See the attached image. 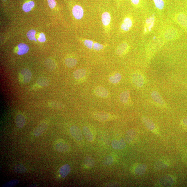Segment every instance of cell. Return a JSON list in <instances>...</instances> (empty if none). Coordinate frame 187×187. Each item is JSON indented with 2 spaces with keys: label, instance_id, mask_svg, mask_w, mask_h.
Instances as JSON below:
<instances>
[{
  "label": "cell",
  "instance_id": "obj_1",
  "mask_svg": "<svg viewBox=\"0 0 187 187\" xmlns=\"http://www.w3.org/2000/svg\"><path fill=\"white\" fill-rule=\"evenodd\" d=\"M131 79L133 85L138 88L142 87L146 82L144 75L139 72H133L131 75Z\"/></svg>",
  "mask_w": 187,
  "mask_h": 187
},
{
  "label": "cell",
  "instance_id": "obj_2",
  "mask_svg": "<svg viewBox=\"0 0 187 187\" xmlns=\"http://www.w3.org/2000/svg\"><path fill=\"white\" fill-rule=\"evenodd\" d=\"M93 115L96 120L102 122L108 121L118 118V117L115 115L103 112H96L94 113Z\"/></svg>",
  "mask_w": 187,
  "mask_h": 187
},
{
  "label": "cell",
  "instance_id": "obj_3",
  "mask_svg": "<svg viewBox=\"0 0 187 187\" xmlns=\"http://www.w3.org/2000/svg\"><path fill=\"white\" fill-rule=\"evenodd\" d=\"M54 148L57 151L60 152H67L71 149L69 143L62 139L55 141L54 143Z\"/></svg>",
  "mask_w": 187,
  "mask_h": 187
},
{
  "label": "cell",
  "instance_id": "obj_4",
  "mask_svg": "<svg viewBox=\"0 0 187 187\" xmlns=\"http://www.w3.org/2000/svg\"><path fill=\"white\" fill-rule=\"evenodd\" d=\"M141 120L143 124L150 131L156 134H159V131L157 125L150 118L147 117H143Z\"/></svg>",
  "mask_w": 187,
  "mask_h": 187
},
{
  "label": "cell",
  "instance_id": "obj_5",
  "mask_svg": "<svg viewBox=\"0 0 187 187\" xmlns=\"http://www.w3.org/2000/svg\"><path fill=\"white\" fill-rule=\"evenodd\" d=\"M151 97L153 101L158 106L163 108H168V104L158 91L156 90L152 91L151 93Z\"/></svg>",
  "mask_w": 187,
  "mask_h": 187
},
{
  "label": "cell",
  "instance_id": "obj_6",
  "mask_svg": "<svg viewBox=\"0 0 187 187\" xmlns=\"http://www.w3.org/2000/svg\"><path fill=\"white\" fill-rule=\"evenodd\" d=\"M83 133L86 139L89 142L94 141L96 137V132L92 127L85 125L83 127Z\"/></svg>",
  "mask_w": 187,
  "mask_h": 187
},
{
  "label": "cell",
  "instance_id": "obj_7",
  "mask_svg": "<svg viewBox=\"0 0 187 187\" xmlns=\"http://www.w3.org/2000/svg\"><path fill=\"white\" fill-rule=\"evenodd\" d=\"M175 182L174 177L172 175H166L161 178L157 183L159 186L168 187L172 186Z\"/></svg>",
  "mask_w": 187,
  "mask_h": 187
},
{
  "label": "cell",
  "instance_id": "obj_8",
  "mask_svg": "<svg viewBox=\"0 0 187 187\" xmlns=\"http://www.w3.org/2000/svg\"><path fill=\"white\" fill-rule=\"evenodd\" d=\"M147 166L144 164H134L130 168L132 174L136 175H141L144 174L147 170Z\"/></svg>",
  "mask_w": 187,
  "mask_h": 187
},
{
  "label": "cell",
  "instance_id": "obj_9",
  "mask_svg": "<svg viewBox=\"0 0 187 187\" xmlns=\"http://www.w3.org/2000/svg\"><path fill=\"white\" fill-rule=\"evenodd\" d=\"M163 36L166 40H174L179 37V34L176 29L170 28L164 31Z\"/></svg>",
  "mask_w": 187,
  "mask_h": 187
},
{
  "label": "cell",
  "instance_id": "obj_10",
  "mask_svg": "<svg viewBox=\"0 0 187 187\" xmlns=\"http://www.w3.org/2000/svg\"><path fill=\"white\" fill-rule=\"evenodd\" d=\"M70 133L75 140L81 141L83 139V134L79 127L76 125H72L70 127Z\"/></svg>",
  "mask_w": 187,
  "mask_h": 187
},
{
  "label": "cell",
  "instance_id": "obj_11",
  "mask_svg": "<svg viewBox=\"0 0 187 187\" xmlns=\"http://www.w3.org/2000/svg\"><path fill=\"white\" fill-rule=\"evenodd\" d=\"M48 127V124L45 121L41 122L35 128L33 131L34 135L35 136H41L46 130Z\"/></svg>",
  "mask_w": 187,
  "mask_h": 187
},
{
  "label": "cell",
  "instance_id": "obj_12",
  "mask_svg": "<svg viewBox=\"0 0 187 187\" xmlns=\"http://www.w3.org/2000/svg\"><path fill=\"white\" fill-rule=\"evenodd\" d=\"M119 99L123 104H129L131 102L130 90L128 89L125 90L121 93Z\"/></svg>",
  "mask_w": 187,
  "mask_h": 187
},
{
  "label": "cell",
  "instance_id": "obj_13",
  "mask_svg": "<svg viewBox=\"0 0 187 187\" xmlns=\"http://www.w3.org/2000/svg\"><path fill=\"white\" fill-rule=\"evenodd\" d=\"M20 76L21 81L24 83H27L30 81L32 74L31 72L28 69H24L20 72Z\"/></svg>",
  "mask_w": 187,
  "mask_h": 187
},
{
  "label": "cell",
  "instance_id": "obj_14",
  "mask_svg": "<svg viewBox=\"0 0 187 187\" xmlns=\"http://www.w3.org/2000/svg\"><path fill=\"white\" fill-rule=\"evenodd\" d=\"M176 21L181 26L187 29V15L184 14H178L175 17Z\"/></svg>",
  "mask_w": 187,
  "mask_h": 187
},
{
  "label": "cell",
  "instance_id": "obj_15",
  "mask_svg": "<svg viewBox=\"0 0 187 187\" xmlns=\"http://www.w3.org/2000/svg\"><path fill=\"white\" fill-rule=\"evenodd\" d=\"M136 136V132L135 130L134 129H130L125 134V140L129 144H131L135 141Z\"/></svg>",
  "mask_w": 187,
  "mask_h": 187
},
{
  "label": "cell",
  "instance_id": "obj_16",
  "mask_svg": "<svg viewBox=\"0 0 187 187\" xmlns=\"http://www.w3.org/2000/svg\"><path fill=\"white\" fill-rule=\"evenodd\" d=\"M133 22L131 18L129 17H125L123 20L120 28L122 31L124 32H127L129 31L133 26Z\"/></svg>",
  "mask_w": 187,
  "mask_h": 187
},
{
  "label": "cell",
  "instance_id": "obj_17",
  "mask_svg": "<svg viewBox=\"0 0 187 187\" xmlns=\"http://www.w3.org/2000/svg\"><path fill=\"white\" fill-rule=\"evenodd\" d=\"M111 146L114 149L122 150L125 147L126 144L124 139H115L112 141Z\"/></svg>",
  "mask_w": 187,
  "mask_h": 187
},
{
  "label": "cell",
  "instance_id": "obj_18",
  "mask_svg": "<svg viewBox=\"0 0 187 187\" xmlns=\"http://www.w3.org/2000/svg\"><path fill=\"white\" fill-rule=\"evenodd\" d=\"M94 92L97 96L102 98H106L109 95V92L106 88L102 86H98L94 89Z\"/></svg>",
  "mask_w": 187,
  "mask_h": 187
},
{
  "label": "cell",
  "instance_id": "obj_19",
  "mask_svg": "<svg viewBox=\"0 0 187 187\" xmlns=\"http://www.w3.org/2000/svg\"><path fill=\"white\" fill-rule=\"evenodd\" d=\"M72 13L74 17L77 20H80L83 17L84 10L80 6L76 5L72 8Z\"/></svg>",
  "mask_w": 187,
  "mask_h": 187
},
{
  "label": "cell",
  "instance_id": "obj_20",
  "mask_svg": "<svg viewBox=\"0 0 187 187\" xmlns=\"http://www.w3.org/2000/svg\"><path fill=\"white\" fill-rule=\"evenodd\" d=\"M169 161L165 159H161L156 162L154 165L155 170H160L167 168L170 166Z\"/></svg>",
  "mask_w": 187,
  "mask_h": 187
},
{
  "label": "cell",
  "instance_id": "obj_21",
  "mask_svg": "<svg viewBox=\"0 0 187 187\" xmlns=\"http://www.w3.org/2000/svg\"><path fill=\"white\" fill-rule=\"evenodd\" d=\"M71 171V168L68 164H66L59 168V174L62 178H65L69 174Z\"/></svg>",
  "mask_w": 187,
  "mask_h": 187
},
{
  "label": "cell",
  "instance_id": "obj_22",
  "mask_svg": "<svg viewBox=\"0 0 187 187\" xmlns=\"http://www.w3.org/2000/svg\"><path fill=\"white\" fill-rule=\"evenodd\" d=\"M155 18L154 17H150L146 20L144 26V33H147L152 30L154 27L155 23Z\"/></svg>",
  "mask_w": 187,
  "mask_h": 187
},
{
  "label": "cell",
  "instance_id": "obj_23",
  "mask_svg": "<svg viewBox=\"0 0 187 187\" xmlns=\"http://www.w3.org/2000/svg\"><path fill=\"white\" fill-rule=\"evenodd\" d=\"M129 47L126 43H121L116 50V53L119 56H122L126 54L129 51Z\"/></svg>",
  "mask_w": 187,
  "mask_h": 187
},
{
  "label": "cell",
  "instance_id": "obj_24",
  "mask_svg": "<svg viewBox=\"0 0 187 187\" xmlns=\"http://www.w3.org/2000/svg\"><path fill=\"white\" fill-rule=\"evenodd\" d=\"M16 125L18 128L21 129L23 127L26 123V118L21 114H18L15 118Z\"/></svg>",
  "mask_w": 187,
  "mask_h": 187
},
{
  "label": "cell",
  "instance_id": "obj_25",
  "mask_svg": "<svg viewBox=\"0 0 187 187\" xmlns=\"http://www.w3.org/2000/svg\"><path fill=\"white\" fill-rule=\"evenodd\" d=\"M87 75L86 70L80 69L75 70L73 73L74 78L76 80H81L85 78Z\"/></svg>",
  "mask_w": 187,
  "mask_h": 187
},
{
  "label": "cell",
  "instance_id": "obj_26",
  "mask_svg": "<svg viewBox=\"0 0 187 187\" xmlns=\"http://www.w3.org/2000/svg\"><path fill=\"white\" fill-rule=\"evenodd\" d=\"M18 51L17 54L19 55H22L27 53L29 51V47L27 45L20 43L18 45Z\"/></svg>",
  "mask_w": 187,
  "mask_h": 187
},
{
  "label": "cell",
  "instance_id": "obj_27",
  "mask_svg": "<svg viewBox=\"0 0 187 187\" xmlns=\"http://www.w3.org/2000/svg\"><path fill=\"white\" fill-rule=\"evenodd\" d=\"M83 164L86 168H91L94 166L95 162L92 157H87L84 159Z\"/></svg>",
  "mask_w": 187,
  "mask_h": 187
},
{
  "label": "cell",
  "instance_id": "obj_28",
  "mask_svg": "<svg viewBox=\"0 0 187 187\" xmlns=\"http://www.w3.org/2000/svg\"><path fill=\"white\" fill-rule=\"evenodd\" d=\"M116 158L115 156L109 155L106 156L103 161V164L105 166H110L115 162Z\"/></svg>",
  "mask_w": 187,
  "mask_h": 187
},
{
  "label": "cell",
  "instance_id": "obj_29",
  "mask_svg": "<svg viewBox=\"0 0 187 187\" xmlns=\"http://www.w3.org/2000/svg\"><path fill=\"white\" fill-rule=\"evenodd\" d=\"M122 78L121 75L119 73L117 72L109 76V80L112 83L116 84L119 83Z\"/></svg>",
  "mask_w": 187,
  "mask_h": 187
},
{
  "label": "cell",
  "instance_id": "obj_30",
  "mask_svg": "<svg viewBox=\"0 0 187 187\" xmlns=\"http://www.w3.org/2000/svg\"><path fill=\"white\" fill-rule=\"evenodd\" d=\"M13 170L17 174H23L27 171V168L22 164H18L14 166Z\"/></svg>",
  "mask_w": 187,
  "mask_h": 187
},
{
  "label": "cell",
  "instance_id": "obj_31",
  "mask_svg": "<svg viewBox=\"0 0 187 187\" xmlns=\"http://www.w3.org/2000/svg\"><path fill=\"white\" fill-rule=\"evenodd\" d=\"M36 83L41 87H46L49 85L50 82L46 77H40L37 79Z\"/></svg>",
  "mask_w": 187,
  "mask_h": 187
},
{
  "label": "cell",
  "instance_id": "obj_32",
  "mask_svg": "<svg viewBox=\"0 0 187 187\" xmlns=\"http://www.w3.org/2000/svg\"><path fill=\"white\" fill-rule=\"evenodd\" d=\"M102 21L103 24L105 26H108L111 21V16L107 12H105L102 15Z\"/></svg>",
  "mask_w": 187,
  "mask_h": 187
},
{
  "label": "cell",
  "instance_id": "obj_33",
  "mask_svg": "<svg viewBox=\"0 0 187 187\" xmlns=\"http://www.w3.org/2000/svg\"><path fill=\"white\" fill-rule=\"evenodd\" d=\"M156 8L159 11L164 10L165 6V0H152Z\"/></svg>",
  "mask_w": 187,
  "mask_h": 187
},
{
  "label": "cell",
  "instance_id": "obj_34",
  "mask_svg": "<svg viewBox=\"0 0 187 187\" xmlns=\"http://www.w3.org/2000/svg\"><path fill=\"white\" fill-rule=\"evenodd\" d=\"M35 6V3L33 1H29L24 3L22 6L23 10L25 12H28L30 11L32 8Z\"/></svg>",
  "mask_w": 187,
  "mask_h": 187
},
{
  "label": "cell",
  "instance_id": "obj_35",
  "mask_svg": "<svg viewBox=\"0 0 187 187\" xmlns=\"http://www.w3.org/2000/svg\"><path fill=\"white\" fill-rule=\"evenodd\" d=\"M77 59L72 58H67L65 60L66 65L70 68L74 67L77 64Z\"/></svg>",
  "mask_w": 187,
  "mask_h": 187
},
{
  "label": "cell",
  "instance_id": "obj_36",
  "mask_svg": "<svg viewBox=\"0 0 187 187\" xmlns=\"http://www.w3.org/2000/svg\"><path fill=\"white\" fill-rule=\"evenodd\" d=\"M45 65L48 69L53 70L55 69L56 64L54 61L51 59H48L45 61Z\"/></svg>",
  "mask_w": 187,
  "mask_h": 187
},
{
  "label": "cell",
  "instance_id": "obj_37",
  "mask_svg": "<svg viewBox=\"0 0 187 187\" xmlns=\"http://www.w3.org/2000/svg\"><path fill=\"white\" fill-rule=\"evenodd\" d=\"M49 105L50 107L54 109H61L63 108V104L57 101H54L49 103Z\"/></svg>",
  "mask_w": 187,
  "mask_h": 187
},
{
  "label": "cell",
  "instance_id": "obj_38",
  "mask_svg": "<svg viewBox=\"0 0 187 187\" xmlns=\"http://www.w3.org/2000/svg\"><path fill=\"white\" fill-rule=\"evenodd\" d=\"M19 183V180L13 179L11 181L6 182L2 185L3 187H11L17 185Z\"/></svg>",
  "mask_w": 187,
  "mask_h": 187
},
{
  "label": "cell",
  "instance_id": "obj_39",
  "mask_svg": "<svg viewBox=\"0 0 187 187\" xmlns=\"http://www.w3.org/2000/svg\"><path fill=\"white\" fill-rule=\"evenodd\" d=\"M35 33L36 31L35 30L31 29L27 32L26 34L27 37L29 40H34L36 41V40L35 38Z\"/></svg>",
  "mask_w": 187,
  "mask_h": 187
},
{
  "label": "cell",
  "instance_id": "obj_40",
  "mask_svg": "<svg viewBox=\"0 0 187 187\" xmlns=\"http://www.w3.org/2000/svg\"><path fill=\"white\" fill-rule=\"evenodd\" d=\"M94 42L92 40L85 39L84 41V44L89 49H93Z\"/></svg>",
  "mask_w": 187,
  "mask_h": 187
},
{
  "label": "cell",
  "instance_id": "obj_41",
  "mask_svg": "<svg viewBox=\"0 0 187 187\" xmlns=\"http://www.w3.org/2000/svg\"><path fill=\"white\" fill-rule=\"evenodd\" d=\"M181 126L184 129H187V116L182 119L181 122Z\"/></svg>",
  "mask_w": 187,
  "mask_h": 187
},
{
  "label": "cell",
  "instance_id": "obj_42",
  "mask_svg": "<svg viewBox=\"0 0 187 187\" xmlns=\"http://www.w3.org/2000/svg\"><path fill=\"white\" fill-rule=\"evenodd\" d=\"M49 7L51 9L54 8L56 5V3L55 0H47Z\"/></svg>",
  "mask_w": 187,
  "mask_h": 187
},
{
  "label": "cell",
  "instance_id": "obj_43",
  "mask_svg": "<svg viewBox=\"0 0 187 187\" xmlns=\"http://www.w3.org/2000/svg\"><path fill=\"white\" fill-rule=\"evenodd\" d=\"M132 4L135 6H139L142 3L143 0H130Z\"/></svg>",
  "mask_w": 187,
  "mask_h": 187
},
{
  "label": "cell",
  "instance_id": "obj_44",
  "mask_svg": "<svg viewBox=\"0 0 187 187\" xmlns=\"http://www.w3.org/2000/svg\"><path fill=\"white\" fill-rule=\"evenodd\" d=\"M38 40L40 42H44L46 40L45 36L44 33H41L40 34L39 37L38 38Z\"/></svg>",
  "mask_w": 187,
  "mask_h": 187
},
{
  "label": "cell",
  "instance_id": "obj_45",
  "mask_svg": "<svg viewBox=\"0 0 187 187\" xmlns=\"http://www.w3.org/2000/svg\"><path fill=\"white\" fill-rule=\"evenodd\" d=\"M119 185L117 182H112L110 183H107L105 185V186L106 187H116L118 186Z\"/></svg>",
  "mask_w": 187,
  "mask_h": 187
},
{
  "label": "cell",
  "instance_id": "obj_46",
  "mask_svg": "<svg viewBox=\"0 0 187 187\" xmlns=\"http://www.w3.org/2000/svg\"><path fill=\"white\" fill-rule=\"evenodd\" d=\"M38 186L36 184H33L29 186V187H37Z\"/></svg>",
  "mask_w": 187,
  "mask_h": 187
},
{
  "label": "cell",
  "instance_id": "obj_47",
  "mask_svg": "<svg viewBox=\"0 0 187 187\" xmlns=\"http://www.w3.org/2000/svg\"><path fill=\"white\" fill-rule=\"evenodd\" d=\"M3 1H5V0H3Z\"/></svg>",
  "mask_w": 187,
  "mask_h": 187
},
{
  "label": "cell",
  "instance_id": "obj_48",
  "mask_svg": "<svg viewBox=\"0 0 187 187\" xmlns=\"http://www.w3.org/2000/svg\"><path fill=\"white\" fill-rule=\"evenodd\" d=\"M118 1H120V0H118Z\"/></svg>",
  "mask_w": 187,
  "mask_h": 187
}]
</instances>
